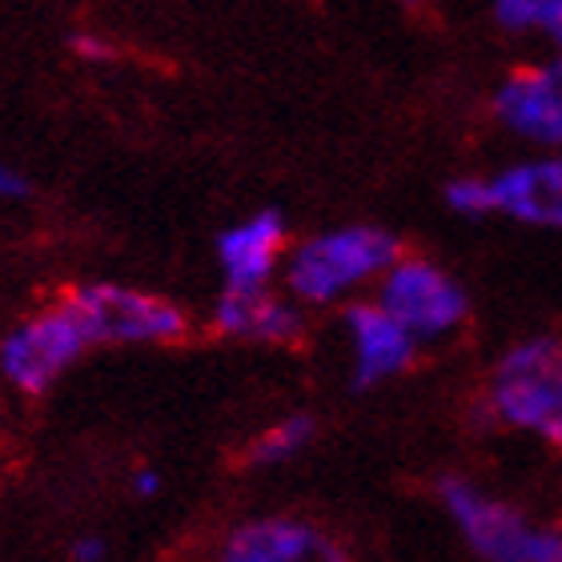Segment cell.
<instances>
[{"instance_id":"20","label":"cell","mask_w":562,"mask_h":562,"mask_svg":"<svg viewBox=\"0 0 562 562\" xmlns=\"http://www.w3.org/2000/svg\"><path fill=\"white\" fill-rule=\"evenodd\" d=\"M547 69H551V77H554V81L562 85V53H559V57L551 60V65H547Z\"/></svg>"},{"instance_id":"15","label":"cell","mask_w":562,"mask_h":562,"mask_svg":"<svg viewBox=\"0 0 562 562\" xmlns=\"http://www.w3.org/2000/svg\"><path fill=\"white\" fill-rule=\"evenodd\" d=\"M494 21L506 33H530L539 29V0H494Z\"/></svg>"},{"instance_id":"17","label":"cell","mask_w":562,"mask_h":562,"mask_svg":"<svg viewBox=\"0 0 562 562\" xmlns=\"http://www.w3.org/2000/svg\"><path fill=\"white\" fill-rule=\"evenodd\" d=\"M0 198H9V201L29 198V181H24L9 161H0Z\"/></svg>"},{"instance_id":"14","label":"cell","mask_w":562,"mask_h":562,"mask_svg":"<svg viewBox=\"0 0 562 562\" xmlns=\"http://www.w3.org/2000/svg\"><path fill=\"white\" fill-rule=\"evenodd\" d=\"M446 205L462 217H486L494 213V193H491V181H482V177H458L446 186Z\"/></svg>"},{"instance_id":"8","label":"cell","mask_w":562,"mask_h":562,"mask_svg":"<svg viewBox=\"0 0 562 562\" xmlns=\"http://www.w3.org/2000/svg\"><path fill=\"white\" fill-rule=\"evenodd\" d=\"M285 246V222L281 213L261 210L246 222L229 225L217 237V261L225 273V290H266L273 266Z\"/></svg>"},{"instance_id":"21","label":"cell","mask_w":562,"mask_h":562,"mask_svg":"<svg viewBox=\"0 0 562 562\" xmlns=\"http://www.w3.org/2000/svg\"><path fill=\"white\" fill-rule=\"evenodd\" d=\"M402 4H411V9H414V4H422V0H402Z\"/></svg>"},{"instance_id":"4","label":"cell","mask_w":562,"mask_h":562,"mask_svg":"<svg viewBox=\"0 0 562 562\" xmlns=\"http://www.w3.org/2000/svg\"><path fill=\"white\" fill-rule=\"evenodd\" d=\"M378 305H386L414 338H442L470 314L467 290L422 258H394L382 270Z\"/></svg>"},{"instance_id":"3","label":"cell","mask_w":562,"mask_h":562,"mask_svg":"<svg viewBox=\"0 0 562 562\" xmlns=\"http://www.w3.org/2000/svg\"><path fill=\"white\" fill-rule=\"evenodd\" d=\"M446 515L454 518L470 551L491 562H562V535L535 530L510 506L494 503L467 479H442L438 486Z\"/></svg>"},{"instance_id":"10","label":"cell","mask_w":562,"mask_h":562,"mask_svg":"<svg viewBox=\"0 0 562 562\" xmlns=\"http://www.w3.org/2000/svg\"><path fill=\"white\" fill-rule=\"evenodd\" d=\"M494 213L515 222L562 229V157H539L491 177Z\"/></svg>"},{"instance_id":"6","label":"cell","mask_w":562,"mask_h":562,"mask_svg":"<svg viewBox=\"0 0 562 562\" xmlns=\"http://www.w3.org/2000/svg\"><path fill=\"white\" fill-rule=\"evenodd\" d=\"M85 346H89V338H85L72 305L65 302L57 310L36 314L21 329H12L9 341L0 346V370L16 390L41 394L81 358Z\"/></svg>"},{"instance_id":"5","label":"cell","mask_w":562,"mask_h":562,"mask_svg":"<svg viewBox=\"0 0 562 562\" xmlns=\"http://www.w3.org/2000/svg\"><path fill=\"white\" fill-rule=\"evenodd\" d=\"M89 346L93 341H177L186 334V314L153 293L125 285H85L69 297Z\"/></svg>"},{"instance_id":"18","label":"cell","mask_w":562,"mask_h":562,"mask_svg":"<svg viewBox=\"0 0 562 562\" xmlns=\"http://www.w3.org/2000/svg\"><path fill=\"white\" fill-rule=\"evenodd\" d=\"M72 559H81V562L105 559V542H101V539H81L77 547H72Z\"/></svg>"},{"instance_id":"11","label":"cell","mask_w":562,"mask_h":562,"mask_svg":"<svg viewBox=\"0 0 562 562\" xmlns=\"http://www.w3.org/2000/svg\"><path fill=\"white\" fill-rule=\"evenodd\" d=\"M225 562H305V559H341L317 530L293 518H261L234 530L222 547Z\"/></svg>"},{"instance_id":"13","label":"cell","mask_w":562,"mask_h":562,"mask_svg":"<svg viewBox=\"0 0 562 562\" xmlns=\"http://www.w3.org/2000/svg\"><path fill=\"white\" fill-rule=\"evenodd\" d=\"M314 430H317L314 418H305V414H293V418L270 426V430L261 434V438H254L246 462H249V467H278V462H285V458L302 454L305 446L314 442Z\"/></svg>"},{"instance_id":"7","label":"cell","mask_w":562,"mask_h":562,"mask_svg":"<svg viewBox=\"0 0 562 562\" xmlns=\"http://www.w3.org/2000/svg\"><path fill=\"white\" fill-rule=\"evenodd\" d=\"M346 329L353 346V386H378L414 362V338L386 305L358 302L346 310Z\"/></svg>"},{"instance_id":"1","label":"cell","mask_w":562,"mask_h":562,"mask_svg":"<svg viewBox=\"0 0 562 562\" xmlns=\"http://www.w3.org/2000/svg\"><path fill=\"white\" fill-rule=\"evenodd\" d=\"M394 258H398V241L386 229H374V225L329 229L293 249L285 285L302 302L326 305L353 285H362L366 278H378Z\"/></svg>"},{"instance_id":"9","label":"cell","mask_w":562,"mask_h":562,"mask_svg":"<svg viewBox=\"0 0 562 562\" xmlns=\"http://www.w3.org/2000/svg\"><path fill=\"white\" fill-rule=\"evenodd\" d=\"M494 113L506 130L539 145H562V85L551 69H518L506 77L494 93Z\"/></svg>"},{"instance_id":"2","label":"cell","mask_w":562,"mask_h":562,"mask_svg":"<svg viewBox=\"0 0 562 562\" xmlns=\"http://www.w3.org/2000/svg\"><path fill=\"white\" fill-rule=\"evenodd\" d=\"M491 402L515 430L562 446V346L554 338L518 341L494 370Z\"/></svg>"},{"instance_id":"16","label":"cell","mask_w":562,"mask_h":562,"mask_svg":"<svg viewBox=\"0 0 562 562\" xmlns=\"http://www.w3.org/2000/svg\"><path fill=\"white\" fill-rule=\"evenodd\" d=\"M539 33L551 36L562 53V0H539Z\"/></svg>"},{"instance_id":"19","label":"cell","mask_w":562,"mask_h":562,"mask_svg":"<svg viewBox=\"0 0 562 562\" xmlns=\"http://www.w3.org/2000/svg\"><path fill=\"white\" fill-rule=\"evenodd\" d=\"M157 486H161V479H157L153 470H140L137 479H133V491H137L140 498H153V494H157Z\"/></svg>"},{"instance_id":"12","label":"cell","mask_w":562,"mask_h":562,"mask_svg":"<svg viewBox=\"0 0 562 562\" xmlns=\"http://www.w3.org/2000/svg\"><path fill=\"white\" fill-rule=\"evenodd\" d=\"M213 326L229 338L293 341L302 334V314L293 302L266 290H225V297L213 310Z\"/></svg>"}]
</instances>
